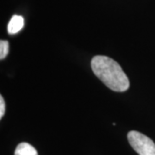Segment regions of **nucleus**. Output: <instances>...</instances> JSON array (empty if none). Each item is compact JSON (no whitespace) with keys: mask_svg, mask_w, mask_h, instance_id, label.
<instances>
[{"mask_svg":"<svg viewBox=\"0 0 155 155\" xmlns=\"http://www.w3.org/2000/svg\"><path fill=\"white\" fill-rule=\"evenodd\" d=\"M91 69L94 74L108 88L114 91L123 92L129 88V80L121 66L107 56H95L92 58Z\"/></svg>","mask_w":155,"mask_h":155,"instance_id":"nucleus-1","label":"nucleus"},{"mask_svg":"<svg viewBox=\"0 0 155 155\" xmlns=\"http://www.w3.org/2000/svg\"><path fill=\"white\" fill-rule=\"evenodd\" d=\"M130 146L139 155H155V143L147 136L138 131H130L127 134Z\"/></svg>","mask_w":155,"mask_h":155,"instance_id":"nucleus-2","label":"nucleus"},{"mask_svg":"<svg viewBox=\"0 0 155 155\" xmlns=\"http://www.w3.org/2000/svg\"><path fill=\"white\" fill-rule=\"evenodd\" d=\"M24 26V19L21 16L14 15L11 17V21L8 24V33L10 35H15L18 33Z\"/></svg>","mask_w":155,"mask_h":155,"instance_id":"nucleus-3","label":"nucleus"},{"mask_svg":"<svg viewBox=\"0 0 155 155\" xmlns=\"http://www.w3.org/2000/svg\"><path fill=\"white\" fill-rule=\"evenodd\" d=\"M15 155H38L36 149L27 142H22L15 150Z\"/></svg>","mask_w":155,"mask_h":155,"instance_id":"nucleus-4","label":"nucleus"},{"mask_svg":"<svg viewBox=\"0 0 155 155\" xmlns=\"http://www.w3.org/2000/svg\"><path fill=\"white\" fill-rule=\"evenodd\" d=\"M9 53V42L5 40L0 41V59L4 60Z\"/></svg>","mask_w":155,"mask_h":155,"instance_id":"nucleus-5","label":"nucleus"},{"mask_svg":"<svg viewBox=\"0 0 155 155\" xmlns=\"http://www.w3.org/2000/svg\"><path fill=\"white\" fill-rule=\"evenodd\" d=\"M5 104L4 97L1 96L0 97V118L1 119L3 118V116L5 115Z\"/></svg>","mask_w":155,"mask_h":155,"instance_id":"nucleus-6","label":"nucleus"}]
</instances>
